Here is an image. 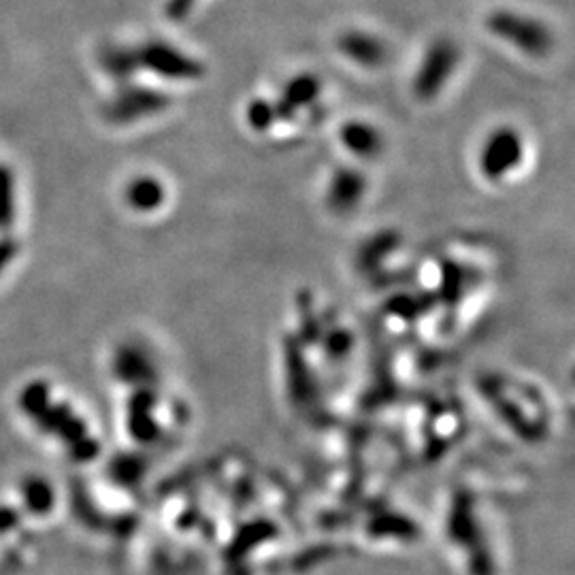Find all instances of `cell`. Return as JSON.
Instances as JSON below:
<instances>
[{"label":"cell","instance_id":"obj_3","mask_svg":"<svg viewBox=\"0 0 575 575\" xmlns=\"http://www.w3.org/2000/svg\"><path fill=\"white\" fill-rule=\"evenodd\" d=\"M486 35L527 60H546L556 49L552 26L539 15L514 7H497L484 18Z\"/></svg>","mask_w":575,"mask_h":575},{"label":"cell","instance_id":"obj_9","mask_svg":"<svg viewBox=\"0 0 575 575\" xmlns=\"http://www.w3.org/2000/svg\"><path fill=\"white\" fill-rule=\"evenodd\" d=\"M339 145L354 162H373L386 152L384 130L365 118H352L339 128Z\"/></svg>","mask_w":575,"mask_h":575},{"label":"cell","instance_id":"obj_7","mask_svg":"<svg viewBox=\"0 0 575 575\" xmlns=\"http://www.w3.org/2000/svg\"><path fill=\"white\" fill-rule=\"evenodd\" d=\"M369 179L367 173L358 167V164H343L331 171L326 177L324 186V205L326 209L343 218L356 213L369 196Z\"/></svg>","mask_w":575,"mask_h":575},{"label":"cell","instance_id":"obj_2","mask_svg":"<svg viewBox=\"0 0 575 575\" xmlns=\"http://www.w3.org/2000/svg\"><path fill=\"white\" fill-rule=\"evenodd\" d=\"M480 407L507 441L522 448H544L558 431V409L544 386L512 371H490L478 384Z\"/></svg>","mask_w":575,"mask_h":575},{"label":"cell","instance_id":"obj_12","mask_svg":"<svg viewBox=\"0 0 575 575\" xmlns=\"http://www.w3.org/2000/svg\"><path fill=\"white\" fill-rule=\"evenodd\" d=\"M11 213H13L11 177L5 169H0V226H9Z\"/></svg>","mask_w":575,"mask_h":575},{"label":"cell","instance_id":"obj_13","mask_svg":"<svg viewBox=\"0 0 575 575\" xmlns=\"http://www.w3.org/2000/svg\"><path fill=\"white\" fill-rule=\"evenodd\" d=\"M201 3L203 0H167L164 11H167V18L175 22H186L190 15H194V11L199 9Z\"/></svg>","mask_w":575,"mask_h":575},{"label":"cell","instance_id":"obj_11","mask_svg":"<svg viewBox=\"0 0 575 575\" xmlns=\"http://www.w3.org/2000/svg\"><path fill=\"white\" fill-rule=\"evenodd\" d=\"M167 105L164 96L154 90H128L120 96L118 105H113V120H135L143 113H154Z\"/></svg>","mask_w":575,"mask_h":575},{"label":"cell","instance_id":"obj_5","mask_svg":"<svg viewBox=\"0 0 575 575\" xmlns=\"http://www.w3.org/2000/svg\"><path fill=\"white\" fill-rule=\"evenodd\" d=\"M463 64V49L450 37H437L426 45L412 75V96L420 105H431L450 90Z\"/></svg>","mask_w":575,"mask_h":575},{"label":"cell","instance_id":"obj_8","mask_svg":"<svg viewBox=\"0 0 575 575\" xmlns=\"http://www.w3.org/2000/svg\"><path fill=\"white\" fill-rule=\"evenodd\" d=\"M335 49L345 62L367 73L384 69L390 58L388 43L367 28H348L339 32Z\"/></svg>","mask_w":575,"mask_h":575},{"label":"cell","instance_id":"obj_14","mask_svg":"<svg viewBox=\"0 0 575 575\" xmlns=\"http://www.w3.org/2000/svg\"><path fill=\"white\" fill-rule=\"evenodd\" d=\"M15 254V245L11 243H0V269H3L7 262L11 260V256Z\"/></svg>","mask_w":575,"mask_h":575},{"label":"cell","instance_id":"obj_1","mask_svg":"<svg viewBox=\"0 0 575 575\" xmlns=\"http://www.w3.org/2000/svg\"><path fill=\"white\" fill-rule=\"evenodd\" d=\"M439 537L458 575H505V531L495 499L482 486L460 482L448 492Z\"/></svg>","mask_w":575,"mask_h":575},{"label":"cell","instance_id":"obj_6","mask_svg":"<svg viewBox=\"0 0 575 575\" xmlns=\"http://www.w3.org/2000/svg\"><path fill=\"white\" fill-rule=\"evenodd\" d=\"M135 60L137 64H143L145 69H150L154 75L162 79L184 81V84L199 81L205 73V67L199 58L188 54L186 49H179L177 45L162 41L143 45Z\"/></svg>","mask_w":575,"mask_h":575},{"label":"cell","instance_id":"obj_10","mask_svg":"<svg viewBox=\"0 0 575 575\" xmlns=\"http://www.w3.org/2000/svg\"><path fill=\"white\" fill-rule=\"evenodd\" d=\"M126 203L139 213H154L167 203V186L158 177L143 175L133 179L126 188Z\"/></svg>","mask_w":575,"mask_h":575},{"label":"cell","instance_id":"obj_4","mask_svg":"<svg viewBox=\"0 0 575 575\" xmlns=\"http://www.w3.org/2000/svg\"><path fill=\"white\" fill-rule=\"evenodd\" d=\"M529 158L527 137L516 126H497L486 133L478 154L475 171L488 186H505L522 173Z\"/></svg>","mask_w":575,"mask_h":575}]
</instances>
